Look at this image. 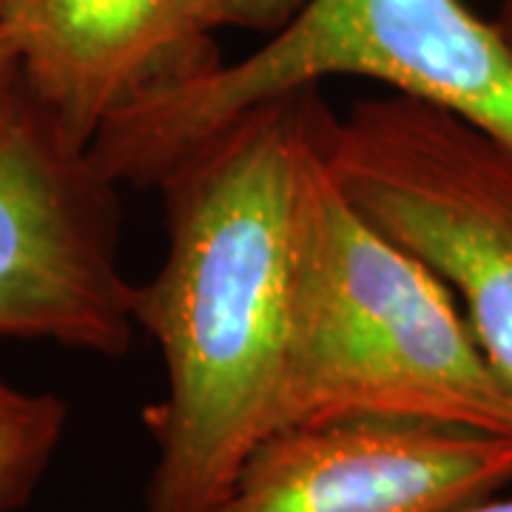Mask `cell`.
<instances>
[{"instance_id":"8fae6325","label":"cell","mask_w":512,"mask_h":512,"mask_svg":"<svg viewBox=\"0 0 512 512\" xmlns=\"http://www.w3.org/2000/svg\"><path fill=\"white\" fill-rule=\"evenodd\" d=\"M461 512H512V495H501V498L490 495V498H484V501H478V504Z\"/></svg>"},{"instance_id":"5b68a950","label":"cell","mask_w":512,"mask_h":512,"mask_svg":"<svg viewBox=\"0 0 512 512\" xmlns=\"http://www.w3.org/2000/svg\"><path fill=\"white\" fill-rule=\"evenodd\" d=\"M117 245V183L26 92L0 126V336L126 356L140 328Z\"/></svg>"},{"instance_id":"3957f363","label":"cell","mask_w":512,"mask_h":512,"mask_svg":"<svg viewBox=\"0 0 512 512\" xmlns=\"http://www.w3.org/2000/svg\"><path fill=\"white\" fill-rule=\"evenodd\" d=\"M328 77L379 80L512 151V43L464 0H305L268 43L131 100L89 146L111 183L157 188L242 114Z\"/></svg>"},{"instance_id":"6da1fadb","label":"cell","mask_w":512,"mask_h":512,"mask_svg":"<svg viewBox=\"0 0 512 512\" xmlns=\"http://www.w3.org/2000/svg\"><path fill=\"white\" fill-rule=\"evenodd\" d=\"M319 97L305 89L242 114L157 183L168 248L131 299L168 379L143 413L157 447L146 512H214L271 433L291 339L299 160Z\"/></svg>"},{"instance_id":"277c9868","label":"cell","mask_w":512,"mask_h":512,"mask_svg":"<svg viewBox=\"0 0 512 512\" xmlns=\"http://www.w3.org/2000/svg\"><path fill=\"white\" fill-rule=\"evenodd\" d=\"M322 151L350 202L456 296L512 393V151L404 94L325 111Z\"/></svg>"},{"instance_id":"7a4b0ae2","label":"cell","mask_w":512,"mask_h":512,"mask_svg":"<svg viewBox=\"0 0 512 512\" xmlns=\"http://www.w3.org/2000/svg\"><path fill=\"white\" fill-rule=\"evenodd\" d=\"M319 97L299 160L293 311L271 430L379 416L512 436V393L456 296L336 183Z\"/></svg>"},{"instance_id":"52a82bcc","label":"cell","mask_w":512,"mask_h":512,"mask_svg":"<svg viewBox=\"0 0 512 512\" xmlns=\"http://www.w3.org/2000/svg\"><path fill=\"white\" fill-rule=\"evenodd\" d=\"M26 92L89 151L131 100L220 63L202 0H0Z\"/></svg>"},{"instance_id":"9c48e42d","label":"cell","mask_w":512,"mask_h":512,"mask_svg":"<svg viewBox=\"0 0 512 512\" xmlns=\"http://www.w3.org/2000/svg\"><path fill=\"white\" fill-rule=\"evenodd\" d=\"M302 6L305 0H202V18L211 32L231 26L274 35Z\"/></svg>"},{"instance_id":"7c38bea8","label":"cell","mask_w":512,"mask_h":512,"mask_svg":"<svg viewBox=\"0 0 512 512\" xmlns=\"http://www.w3.org/2000/svg\"><path fill=\"white\" fill-rule=\"evenodd\" d=\"M498 29L504 32V37L512 43V0H501V9H498Z\"/></svg>"},{"instance_id":"8992f818","label":"cell","mask_w":512,"mask_h":512,"mask_svg":"<svg viewBox=\"0 0 512 512\" xmlns=\"http://www.w3.org/2000/svg\"><path fill=\"white\" fill-rule=\"evenodd\" d=\"M512 484V436L345 416L271 430L214 512H461Z\"/></svg>"},{"instance_id":"30bf717a","label":"cell","mask_w":512,"mask_h":512,"mask_svg":"<svg viewBox=\"0 0 512 512\" xmlns=\"http://www.w3.org/2000/svg\"><path fill=\"white\" fill-rule=\"evenodd\" d=\"M26 97V83L20 72V60L9 37L0 32V126L15 114Z\"/></svg>"},{"instance_id":"ba28073f","label":"cell","mask_w":512,"mask_h":512,"mask_svg":"<svg viewBox=\"0 0 512 512\" xmlns=\"http://www.w3.org/2000/svg\"><path fill=\"white\" fill-rule=\"evenodd\" d=\"M69 427V404L0 376V512L26 510Z\"/></svg>"}]
</instances>
